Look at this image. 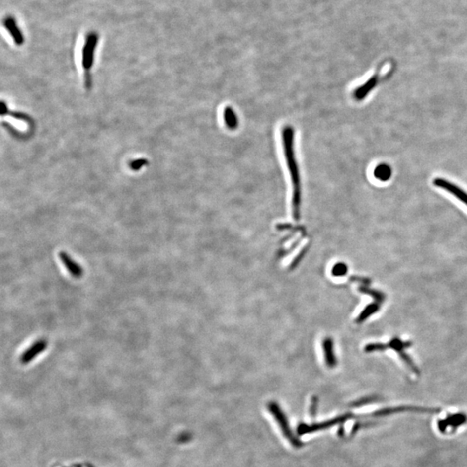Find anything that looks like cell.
I'll return each instance as SVG.
<instances>
[{
    "label": "cell",
    "mask_w": 467,
    "mask_h": 467,
    "mask_svg": "<svg viewBox=\"0 0 467 467\" xmlns=\"http://www.w3.org/2000/svg\"><path fill=\"white\" fill-rule=\"evenodd\" d=\"M386 350H387V345L386 344H382V343H371L364 347V351L366 353H371L376 351H384Z\"/></svg>",
    "instance_id": "9a60e30c"
},
{
    "label": "cell",
    "mask_w": 467,
    "mask_h": 467,
    "mask_svg": "<svg viewBox=\"0 0 467 467\" xmlns=\"http://www.w3.org/2000/svg\"><path fill=\"white\" fill-rule=\"evenodd\" d=\"M375 177H377V179L382 181H386L388 179H389V177L391 176V169L390 167L387 165V164H380L376 168L375 170Z\"/></svg>",
    "instance_id": "4fadbf2b"
},
{
    "label": "cell",
    "mask_w": 467,
    "mask_h": 467,
    "mask_svg": "<svg viewBox=\"0 0 467 467\" xmlns=\"http://www.w3.org/2000/svg\"><path fill=\"white\" fill-rule=\"evenodd\" d=\"M347 273V265L343 263V262H338V263L335 264L334 267H332V270H331V274L333 276H336V277H342V276L346 275Z\"/></svg>",
    "instance_id": "5bb4252c"
},
{
    "label": "cell",
    "mask_w": 467,
    "mask_h": 467,
    "mask_svg": "<svg viewBox=\"0 0 467 467\" xmlns=\"http://www.w3.org/2000/svg\"><path fill=\"white\" fill-rule=\"evenodd\" d=\"M358 291L362 294H367L373 298L375 301L378 304H383L386 299V295L380 291L372 289L371 287H366V286H361L358 288Z\"/></svg>",
    "instance_id": "8fae6325"
},
{
    "label": "cell",
    "mask_w": 467,
    "mask_h": 467,
    "mask_svg": "<svg viewBox=\"0 0 467 467\" xmlns=\"http://www.w3.org/2000/svg\"><path fill=\"white\" fill-rule=\"evenodd\" d=\"M59 258H60L62 263L64 264V267L67 269L68 272L73 277H82L83 269L81 268L79 264L73 260V258L70 256V254H67L65 251H61L59 253Z\"/></svg>",
    "instance_id": "8992f818"
},
{
    "label": "cell",
    "mask_w": 467,
    "mask_h": 467,
    "mask_svg": "<svg viewBox=\"0 0 467 467\" xmlns=\"http://www.w3.org/2000/svg\"><path fill=\"white\" fill-rule=\"evenodd\" d=\"M350 281H355V282H358V283L363 284V286H369L371 285V280L368 278L364 277H359V276H352V277L350 278Z\"/></svg>",
    "instance_id": "e0dca14e"
},
{
    "label": "cell",
    "mask_w": 467,
    "mask_h": 467,
    "mask_svg": "<svg viewBox=\"0 0 467 467\" xmlns=\"http://www.w3.org/2000/svg\"><path fill=\"white\" fill-rule=\"evenodd\" d=\"M2 23H3V28L9 33L14 43L18 46L23 45L24 43V36L21 30L20 27L18 26L16 18L12 16H6L3 17Z\"/></svg>",
    "instance_id": "3957f363"
},
{
    "label": "cell",
    "mask_w": 467,
    "mask_h": 467,
    "mask_svg": "<svg viewBox=\"0 0 467 467\" xmlns=\"http://www.w3.org/2000/svg\"><path fill=\"white\" fill-rule=\"evenodd\" d=\"M378 80V76L375 75L371 77L369 80H367L365 83L357 87L356 90L354 91V98L357 100H362L365 97L367 96L369 93L371 92L374 87H376Z\"/></svg>",
    "instance_id": "ba28073f"
},
{
    "label": "cell",
    "mask_w": 467,
    "mask_h": 467,
    "mask_svg": "<svg viewBox=\"0 0 467 467\" xmlns=\"http://www.w3.org/2000/svg\"><path fill=\"white\" fill-rule=\"evenodd\" d=\"M309 249V246L307 245L306 247H304L302 249H301V252L298 254L297 256L294 258V260L292 261V263L290 264V270H294L295 267H297L298 265L300 264L302 259H303L304 256L307 254V251Z\"/></svg>",
    "instance_id": "2e32d148"
},
{
    "label": "cell",
    "mask_w": 467,
    "mask_h": 467,
    "mask_svg": "<svg viewBox=\"0 0 467 467\" xmlns=\"http://www.w3.org/2000/svg\"><path fill=\"white\" fill-rule=\"evenodd\" d=\"M48 346V342L45 339H38L30 348H28L20 356L21 364H27L33 360L34 358L44 352Z\"/></svg>",
    "instance_id": "5b68a950"
},
{
    "label": "cell",
    "mask_w": 467,
    "mask_h": 467,
    "mask_svg": "<svg viewBox=\"0 0 467 467\" xmlns=\"http://www.w3.org/2000/svg\"><path fill=\"white\" fill-rule=\"evenodd\" d=\"M99 43V35L94 31H91L86 35L81 48V64L86 74L89 75V71L93 67L95 56V50Z\"/></svg>",
    "instance_id": "7a4b0ae2"
},
{
    "label": "cell",
    "mask_w": 467,
    "mask_h": 467,
    "mask_svg": "<svg viewBox=\"0 0 467 467\" xmlns=\"http://www.w3.org/2000/svg\"><path fill=\"white\" fill-rule=\"evenodd\" d=\"M281 141L287 169L292 182V210L294 220L301 217V186L300 171L294 153V130L290 126H285L281 130Z\"/></svg>",
    "instance_id": "6da1fadb"
},
{
    "label": "cell",
    "mask_w": 467,
    "mask_h": 467,
    "mask_svg": "<svg viewBox=\"0 0 467 467\" xmlns=\"http://www.w3.org/2000/svg\"><path fill=\"white\" fill-rule=\"evenodd\" d=\"M147 162L146 159H137V160L133 161L130 164L131 169L134 170H140L141 167L144 166L147 163Z\"/></svg>",
    "instance_id": "ac0fdd59"
},
{
    "label": "cell",
    "mask_w": 467,
    "mask_h": 467,
    "mask_svg": "<svg viewBox=\"0 0 467 467\" xmlns=\"http://www.w3.org/2000/svg\"><path fill=\"white\" fill-rule=\"evenodd\" d=\"M224 123L227 126L228 128L231 130L236 129L238 127V118L234 111L232 109L231 107H226L224 110Z\"/></svg>",
    "instance_id": "9c48e42d"
},
{
    "label": "cell",
    "mask_w": 467,
    "mask_h": 467,
    "mask_svg": "<svg viewBox=\"0 0 467 467\" xmlns=\"http://www.w3.org/2000/svg\"><path fill=\"white\" fill-rule=\"evenodd\" d=\"M322 348L327 366L329 368L335 367L337 365V358L334 352L333 339L330 337H325L322 343Z\"/></svg>",
    "instance_id": "52a82bcc"
},
{
    "label": "cell",
    "mask_w": 467,
    "mask_h": 467,
    "mask_svg": "<svg viewBox=\"0 0 467 467\" xmlns=\"http://www.w3.org/2000/svg\"><path fill=\"white\" fill-rule=\"evenodd\" d=\"M412 342L411 341H402L400 340L399 337H394L392 340L386 344L388 348H391L393 350H395L397 353L400 352L401 350H406L407 348H409L412 346Z\"/></svg>",
    "instance_id": "7c38bea8"
},
{
    "label": "cell",
    "mask_w": 467,
    "mask_h": 467,
    "mask_svg": "<svg viewBox=\"0 0 467 467\" xmlns=\"http://www.w3.org/2000/svg\"><path fill=\"white\" fill-rule=\"evenodd\" d=\"M434 184L435 186L447 190V192L454 195V197L467 206V193L460 187L443 178H435L434 180Z\"/></svg>",
    "instance_id": "277c9868"
},
{
    "label": "cell",
    "mask_w": 467,
    "mask_h": 467,
    "mask_svg": "<svg viewBox=\"0 0 467 467\" xmlns=\"http://www.w3.org/2000/svg\"><path fill=\"white\" fill-rule=\"evenodd\" d=\"M379 310H380V304L375 302V303L368 305L367 307H365L364 310L362 311V312L359 314V316L357 317L356 323H357V324L363 323V322L366 320L367 318L371 317L372 314L376 313V312H377Z\"/></svg>",
    "instance_id": "30bf717a"
}]
</instances>
